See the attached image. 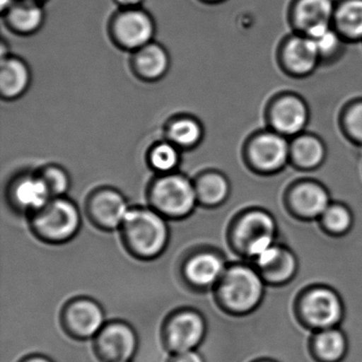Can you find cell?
I'll list each match as a JSON object with an SVG mask.
<instances>
[{
	"instance_id": "cell-1",
	"label": "cell",
	"mask_w": 362,
	"mask_h": 362,
	"mask_svg": "<svg viewBox=\"0 0 362 362\" xmlns=\"http://www.w3.org/2000/svg\"><path fill=\"white\" fill-rule=\"evenodd\" d=\"M122 228L131 249L143 257L162 253L168 241L166 222L156 209H130Z\"/></svg>"
},
{
	"instance_id": "cell-2",
	"label": "cell",
	"mask_w": 362,
	"mask_h": 362,
	"mask_svg": "<svg viewBox=\"0 0 362 362\" xmlns=\"http://www.w3.org/2000/svg\"><path fill=\"white\" fill-rule=\"evenodd\" d=\"M154 209L163 216L183 218L194 211L198 203L196 187L189 179L177 173L162 175L150 189Z\"/></svg>"
},
{
	"instance_id": "cell-3",
	"label": "cell",
	"mask_w": 362,
	"mask_h": 362,
	"mask_svg": "<svg viewBox=\"0 0 362 362\" xmlns=\"http://www.w3.org/2000/svg\"><path fill=\"white\" fill-rule=\"evenodd\" d=\"M262 291V279L247 267H233L226 270L220 279L219 296L222 303L235 313H247L255 308Z\"/></svg>"
},
{
	"instance_id": "cell-4",
	"label": "cell",
	"mask_w": 362,
	"mask_h": 362,
	"mask_svg": "<svg viewBox=\"0 0 362 362\" xmlns=\"http://www.w3.org/2000/svg\"><path fill=\"white\" fill-rule=\"evenodd\" d=\"M81 223L79 209L71 201L52 198L35 215L37 234L50 241H65L75 236Z\"/></svg>"
},
{
	"instance_id": "cell-5",
	"label": "cell",
	"mask_w": 362,
	"mask_h": 362,
	"mask_svg": "<svg viewBox=\"0 0 362 362\" xmlns=\"http://www.w3.org/2000/svg\"><path fill=\"white\" fill-rule=\"evenodd\" d=\"M275 224L272 218L262 211L247 214L239 221L236 241L245 253L257 257L273 245Z\"/></svg>"
},
{
	"instance_id": "cell-6",
	"label": "cell",
	"mask_w": 362,
	"mask_h": 362,
	"mask_svg": "<svg viewBox=\"0 0 362 362\" xmlns=\"http://www.w3.org/2000/svg\"><path fill=\"white\" fill-rule=\"evenodd\" d=\"M154 33L152 18L139 10L120 14L114 23V37L122 47L128 49L139 50L151 43Z\"/></svg>"
},
{
	"instance_id": "cell-7",
	"label": "cell",
	"mask_w": 362,
	"mask_h": 362,
	"mask_svg": "<svg viewBox=\"0 0 362 362\" xmlns=\"http://www.w3.org/2000/svg\"><path fill=\"white\" fill-rule=\"evenodd\" d=\"M166 334L169 346L175 353L194 351L204 338V319L194 311H182L170 320Z\"/></svg>"
},
{
	"instance_id": "cell-8",
	"label": "cell",
	"mask_w": 362,
	"mask_h": 362,
	"mask_svg": "<svg viewBox=\"0 0 362 362\" xmlns=\"http://www.w3.org/2000/svg\"><path fill=\"white\" fill-rule=\"evenodd\" d=\"M97 344L101 355L109 361L127 362L136 351V334L130 326L114 323L99 332Z\"/></svg>"
},
{
	"instance_id": "cell-9",
	"label": "cell",
	"mask_w": 362,
	"mask_h": 362,
	"mask_svg": "<svg viewBox=\"0 0 362 362\" xmlns=\"http://www.w3.org/2000/svg\"><path fill=\"white\" fill-rule=\"evenodd\" d=\"M88 207L95 221L105 228H122L130 211L124 196L114 189L95 192Z\"/></svg>"
},
{
	"instance_id": "cell-10",
	"label": "cell",
	"mask_w": 362,
	"mask_h": 362,
	"mask_svg": "<svg viewBox=\"0 0 362 362\" xmlns=\"http://www.w3.org/2000/svg\"><path fill=\"white\" fill-rule=\"evenodd\" d=\"M303 311L309 323L327 329L341 319L342 306L334 292L327 289H315L305 298Z\"/></svg>"
},
{
	"instance_id": "cell-11",
	"label": "cell",
	"mask_w": 362,
	"mask_h": 362,
	"mask_svg": "<svg viewBox=\"0 0 362 362\" xmlns=\"http://www.w3.org/2000/svg\"><path fill=\"white\" fill-rule=\"evenodd\" d=\"M66 321L74 334L81 338H90L103 330L105 315L97 303L80 300L69 305Z\"/></svg>"
},
{
	"instance_id": "cell-12",
	"label": "cell",
	"mask_w": 362,
	"mask_h": 362,
	"mask_svg": "<svg viewBox=\"0 0 362 362\" xmlns=\"http://www.w3.org/2000/svg\"><path fill=\"white\" fill-rule=\"evenodd\" d=\"M31 75L28 65L13 57L1 59L0 65V90L5 99H16L22 96L29 84Z\"/></svg>"
},
{
	"instance_id": "cell-13",
	"label": "cell",
	"mask_w": 362,
	"mask_h": 362,
	"mask_svg": "<svg viewBox=\"0 0 362 362\" xmlns=\"http://www.w3.org/2000/svg\"><path fill=\"white\" fill-rule=\"evenodd\" d=\"M223 260L211 252H203L192 256L185 266L188 281L199 287H207L217 283L223 276Z\"/></svg>"
},
{
	"instance_id": "cell-14",
	"label": "cell",
	"mask_w": 362,
	"mask_h": 362,
	"mask_svg": "<svg viewBox=\"0 0 362 362\" xmlns=\"http://www.w3.org/2000/svg\"><path fill=\"white\" fill-rule=\"evenodd\" d=\"M12 194L18 206L35 213L54 198L41 175H25L18 179L14 184Z\"/></svg>"
},
{
	"instance_id": "cell-15",
	"label": "cell",
	"mask_w": 362,
	"mask_h": 362,
	"mask_svg": "<svg viewBox=\"0 0 362 362\" xmlns=\"http://www.w3.org/2000/svg\"><path fill=\"white\" fill-rule=\"evenodd\" d=\"M287 143L283 137L275 134L262 135L251 148V156L254 163L266 170L279 168L285 164L288 158Z\"/></svg>"
},
{
	"instance_id": "cell-16",
	"label": "cell",
	"mask_w": 362,
	"mask_h": 362,
	"mask_svg": "<svg viewBox=\"0 0 362 362\" xmlns=\"http://www.w3.org/2000/svg\"><path fill=\"white\" fill-rule=\"evenodd\" d=\"M332 16L330 0H302L296 9L298 26L304 29L309 37L329 28Z\"/></svg>"
},
{
	"instance_id": "cell-17",
	"label": "cell",
	"mask_w": 362,
	"mask_h": 362,
	"mask_svg": "<svg viewBox=\"0 0 362 362\" xmlns=\"http://www.w3.org/2000/svg\"><path fill=\"white\" fill-rule=\"evenodd\" d=\"M256 262L268 281H286L296 271V262L293 255L287 250L274 245L258 255Z\"/></svg>"
},
{
	"instance_id": "cell-18",
	"label": "cell",
	"mask_w": 362,
	"mask_h": 362,
	"mask_svg": "<svg viewBox=\"0 0 362 362\" xmlns=\"http://www.w3.org/2000/svg\"><path fill=\"white\" fill-rule=\"evenodd\" d=\"M135 71L146 80H158L169 69V56L164 47L156 43H150L136 50L133 60Z\"/></svg>"
},
{
	"instance_id": "cell-19",
	"label": "cell",
	"mask_w": 362,
	"mask_h": 362,
	"mask_svg": "<svg viewBox=\"0 0 362 362\" xmlns=\"http://www.w3.org/2000/svg\"><path fill=\"white\" fill-rule=\"evenodd\" d=\"M273 126L284 134H296L307 122L306 107L302 101L288 97L277 103L272 112Z\"/></svg>"
},
{
	"instance_id": "cell-20",
	"label": "cell",
	"mask_w": 362,
	"mask_h": 362,
	"mask_svg": "<svg viewBox=\"0 0 362 362\" xmlns=\"http://www.w3.org/2000/svg\"><path fill=\"white\" fill-rule=\"evenodd\" d=\"M294 206L298 213L306 217L323 216L329 207V199L323 188L315 184H304L292 196Z\"/></svg>"
},
{
	"instance_id": "cell-21",
	"label": "cell",
	"mask_w": 362,
	"mask_h": 362,
	"mask_svg": "<svg viewBox=\"0 0 362 362\" xmlns=\"http://www.w3.org/2000/svg\"><path fill=\"white\" fill-rule=\"evenodd\" d=\"M320 52L310 37L292 40L286 49V61L292 71L306 74L313 71L317 64Z\"/></svg>"
},
{
	"instance_id": "cell-22",
	"label": "cell",
	"mask_w": 362,
	"mask_h": 362,
	"mask_svg": "<svg viewBox=\"0 0 362 362\" xmlns=\"http://www.w3.org/2000/svg\"><path fill=\"white\" fill-rule=\"evenodd\" d=\"M8 13L10 26L13 30L24 35L35 33L43 24V10L30 0L12 6Z\"/></svg>"
},
{
	"instance_id": "cell-23",
	"label": "cell",
	"mask_w": 362,
	"mask_h": 362,
	"mask_svg": "<svg viewBox=\"0 0 362 362\" xmlns=\"http://www.w3.org/2000/svg\"><path fill=\"white\" fill-rule=\"evenodd\" d=\"M198 202L213 206L226 200L228 194V183L223 175L217 173L201 175L194 182Z\"/></svg>"
},
{
	"instance_id": "cell-24",
	"label": "cell",
	"mask_w": 362,
	"mask_h": 362,
	"mask_svg": "<svg viewBox=\"0 0 362 362\" xmlns=\"http://www.w3.org/2000/svg\"><path fill=\"white\" fill-rule=\"evenodd\" d=\"M169 141L177 148H192L200 143L203 129L198 120L192 117H180L173 120L167 131Z\"/></svg>"
},
{
	"instance_id": "cell-25",
	"label": "cell",
	"mask_w": 362,
	"mask_h": 362,
	"mask_svg": "<svg viewBox=\"0 0 362 362\" xmlns=\"http://www.w3.org/2000/svg\"><path fill=\"white\" fill-rule=\"evenodd\" d=\"M315 349L326 361H337L342 357L346 347L342 332L337 329L323 330L315 339Z\"/></svg>"
},
{
	"instance_id": "cell-26",
	"label": "cell",
	"mask_w": 362,
	"mask_h": 362,
	"mask_svg": "<svg viewBox=\"0 0 362 362\" xmlns=\"http://www.w3.org/2000/svg\"><path fill=\"white\" fill-rule=\"evenodd\" d=\"M292 154L300 166L313 168L323 160V146L313 137H300L292 146Z\"/></svg>"
},
{
	"instance_id": "cell-27",
	"label": "cell",
	"mask_w": 362,
	"mask_h": 362,
	"mask_svg": "<svg viewBox=\"0 0 362 362\" xmlns=\"http://www.w3.org/2000/svg\"><path fill=\"white\" fill-rule=\"evenodd\" d=\"M341 30L351 37H362V0H349L337 13Z\"/></svg>"
},
{
	"instance_id": "cell-28",
	"label": "cell",
	"mask_w": 362,
	"mask_h": 362,
	"mask_svg": "<svg viewBox=\"0 0 362 362\" xmlns=\"http://www.w3.org/2000/svg\"><path fill=\"white\" fill-rule=\"evenodd\" d=\"M179 149L170 141L158 144L150 152V164L162 175L173 173L180 163Z\"/></svg>"
},
{
	"instance_id": "cell-29",
	"label": "cell",
	"mask_w": 362,
	"mask_h": 362,
	"mask_svg": "<svg viewBox=\"0 0 362 362\" xmlns=\"http://www.w3.org/2000/svg\"><path fill=\"white\" fill-rule=\"evenodd\" d=\"M41 177H43L45 183L47 184L50 192L54 198L62 197L71 185V180L64 169L58 166H49L44 169Z\"/></svg>"
},
{
	"instance_id": "cell-30",
	"label": "cell",
	"mask_w": 362,
	"mask_h": 362,
	"mask_svg": "<svg viewBox=\"0 0 362 362\" xmlns=\"http://www.w3.org/2000/svg\"><path fill=\"white\" fill-rule=\"evenodd\" d=\"M322 217H323L325 226L334 233L345 232L351 226V215L344 207H328L327 211Z\"/></svg>"
},
{
	"instance_id": "cell-31",
	"label": "cell",
	"mask_w": 362,
	"mask_h": 362,
	"mask_svg": "<svg viewBox=\"0 0 362 362\" xmlns=\"http://www.w3.org/2000/svg\"><path fill=\"white\" fill-rule=\"evenodd\" d=\"M309 37L313 39V42H315L320 54H321V52H332V50H334V48L337 47V45H338V37H337L336 33L330 30L329 28L317 33V35H313V37Z\"/></svg>"
},
{
	"instance_id": "cell-32",
	"label": "cell",
	"mask_w": 362,
	"mask_h": 362,
	"mask_svg": "<svg viewBox=\"0 0 362 362\" xmlns=\"http://www.w3.org/2000/svg\"><path fill=\"white\" fill-rule=\"evenodd\" d=\"M347 126L351 134L362 141V105H356L349 111Z\"/></svg>"
},
{
	"instance_id": "cell-33",
	"label": "cell",
	"mask_w": 362,
	"mask_h": 362,
	"mask_svg": "<svg viewBox=\"0 0 362 362\" xmlns=\"http://www.w3.org/2000/svg\"><path fill=\"white\" fill-rule=\"evenodd\" d=\"M173 362H204L202 357L194 351H183L177 354Z\"/></svg>"
},
{
	"instance_id": "cell-34",
	"label": "cell",
	"mask_w": 362,
	"mask_h": 362,
	"mask_svg": "<svg viewBox=\"0 0 362 362\" xmlns=\"http://www.w3.org/2000/svg\"><path fill=\"white\" fill-rule=\"evenodd\" d=\"M12 4H13V0H1V9L3 11H5L6 9H10L12 7Z\"/></svg>"
},
{
	"instance_id": "cell-35",
	"label": "cell",
	"mask_w": 362,
	"mask_h": 362,
	"mask_svg": "<svg viewBox=\"0 0 362 362\" xmlns=\"http://www.w3.org/2000/svg\"><path fill=\"white\" fill-rule=\"evenodd\" d=\"M26 362H50L49 360L45 359V358L41 357H35L33 358V359H29L28 361Z\"/></svg>"
},
{
	"instance_id": "cell-36",
	"label": "cell",
	"mask_w": 362,
	"mask_h": 362,
	"mask_svg": "<svg viewBox=\"0 0 362 362\" xmlns=\"http://www.w3.org/2000/svg\"><path fill=\"white\" fill-rule=\"evenodd\" d=\"M30 1H35V0H30Z\"/></svg>"
},
{
	"instance_id": "cell-37",
	"label": "cell",
	"mask_w": 362,
	"mask_h": 362,
	"mask_svg": "<svg viewBox=\"0 0 362 362\" xmlns=\"http://www.w3.org/2000/svg\"><path fill=\"white\" fill-rule=\"evenodd\" d=\"M127 362H129V361H127Z\"/></svg>"
}]
</instances>
